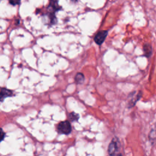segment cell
Wrapping results in <instances>:
<instances>
[{"mask_svg": "<svg viewBox=\"0 0 156 156\" xmlns=\"http://www.w3.org/2000/svg\"><path fill=\"white\" fill-rule=\"evenodd\" d=\"M108 35V30H100L94 37V41L98 45H101Z\"/></svg>", "mask_w": 156, "mask_h": 156, "instance_id": "cell-4", "label": "cell"}, {"mask_svg": "<svg viewBox=\"0 0 156 156\" xmlns=\"http://www.w3.org/2000/svg\"><path fill=\"white\" fill-rule=\"evenodd\" d=\"M9 2L12 5H20L21 4V0H8Z\"/></svg>", "mask_w": 156, "mask_h": 156, "instance_id": "cell-10", "label": "cell"}, {"mask_svg": "<svg viewBox=\"0 0 156 156\" xmlns=\"http://www.w3.org/2000/svg\"><path fill=\"white\" fill-rule=\"evenodd\" d=\"M119 146V141L118 138H113L110 143L107 152L108 156H115Z\"/></svg>", "mask_w": 156, "mask_h": 156, "instance_id": "cell-3", "label": "cell"}, {"mask_svg": "<svg viewBox=\"0 0 156 156\" xmlns=\"http://www.w3.org/2000/svg\"><path fill=\"white\" fill-rule=\"evenodd\" d=\"M141 92L139 91V93L136 95V96L134 98L131 99V100L129 101V104H128V106L129 107H132L133 106L135 105V104H136V102L140 99V98L141 97Z\"/></svg>", "mask_w": 156, "mask_h": 156, "instance_id": "cell-8", "label": "cell"}, {"mask_svg": "<svg viewBox=\"0 0 156 156\" xmlns=\"http://www.w3.org/2000/svg\"><path fill=\"white\" fill-rule=\"evenodd\" d=\"M74 80L76 83L78 84H82L84 82L85 76L82 73H77L75 76Z\"/></svg>", "mask_w": 156, "mask_h": 156, "instance_id": "cell-7", "label": "cell"}, {"mask_svg": "<svg viewBox=\"0 0 156 156\" xmlns=\"http://www.w3.org/2000/svg\"><path fill=\"white\" fill-rule=\"evenodd\" d=\"M71 1H72V2H77L79 0H70Z\"/></svg>", "mask_w": 156, "mask_h": 156, "instance_id": "cell-12", "label": "cell"}, {"mask_svg": "<svg viewBox=\"0 0 156 156\" xmlns=\"http://www.w3.org/2000/svg\"><path fill=\"white\" fill-rule=\"evenodd\" d=\"M62 7L58 4V0H49V4L46 9V12L43 16L48 18V24L54 25L57 23V20L55 16V13L61 10Z\"/></svg>", "mask_w": 156, "mask_h": 156, "instance_id": "cell-1", "label": "cell"}, {"mask_svg": "<svg viewBox=\"0 0 156 156\" xmlns=\"http://www.w3.org/2000/svg\"><path fill=\"white\" fill-rule=\"evenodd\" d=\"M143 52L144 56L146 57H149L152 53V48L151 44L148 43L144 44L143 45Z\"/></svg>", "mask_w": 156, "mask_h": 156, "instance_id": "cell-6", "label": "cell"}, {"mask_svg": "<svg viewBox=\"0 0 156 156\" xmlns=\"http://www.w3.org/2000/svg\"><path fill=\"white\" fill-rule=\"evenodd\" d=\"M13 95V91L11 90L7 89L6 88H1L0 93V100L1 102L6 98L10 97Z\"/></svg>", "mask_w": 156, "mask_h": 156, "instance_id": "cell-5", "label": "cell"}, {"mask_svg": "<svg viewBox=\"0 0 156 156\" xmlns=\"http://www.w3.org/2000/svg\"><path fill=\"white\" fill-rule=\"evenodd\" d=\"M57 132L60 134H65L68 135L72 131L71 125L70 124L69 121L66 120L60 122L57 126Z\"/></svg>", "mask_w": 156, "mask_h": 156, "instance_id": "cell-2", "label": "cell"}, {"mask_svg": "<svg viewBox=\"0 0 156 156\" xmlns=\"http://www.w3.org/2000/svg\"><path fill=\"white\" fill-rule=\"evenodd\" d=\"M116 156H122V154H118Z\"/></svg>", "mask_w": 156, "mask_h": 156, "instance_id": "cell-13", "label": "cell"}, {"mask_svg": "<svg viewBox=\"0 0 156 156\" xmlns=\"http://www.w3.org/2000/svg\"><path fill=\"white\" fill-rule=\"evenodd\" d=\"M68 117L70 121H77L79 119V115L74 112H72L68 114Z\"/></svg>", "mask_w": 156, "mask_h": 156, "instance_id": "cell-9", "label": "cell"}, {"mask_svg": "<svg viewBox=\"0 0 156 156\" xmlns=\"http://www.w3.org/2000/svg\"><path fill=\"white\" fill-rule=\"evenodd\" d=\"M5 136V132L3 131L2 129H1V141H2L4 139Z\"/></svg>", "mask_w": 156, "mask_h": 156, "instance_id": "cell-11", "label": "cell"}]
</instances>
